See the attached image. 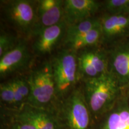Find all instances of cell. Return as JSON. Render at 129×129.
I'll list each match as a JSON object with an SVG mask.
<instances>
[{
    "mask_svg": "<svg viewBox=\"0 0 129 129\" xmlns=\"http://www.w3.org/2000/svg\"><path fill=\"white\" fill-rule=\"evenodd\" d=\"M120 86L109 72L84 79L83 92L91 115L98 117L107 111L117 100Z\"/></svg>",
    "mask_w": 129,
    "mask_h": 129,
    "instance_id": "6da1fadb",
    "label": "cell"
},
{
    "mask_svg": "<svg viewBox=\"0 0 129 129\" xmlns=\"http://www.w3.org/2000/svg\"><path fill=\"white\" fill-rule=\"evenodd\" d=\"M26 79L30 90L26 104L46 109L57 98L51 63H44L32 71Z\"/></svg>",
    "mask_w": 129,
    "mask_h": 129,
    "instance_id": "7a4b0ae2",
    "label": "cell"
},
{
    "mask_svg": "<svg viewBox=\"0 0 129 129\" xmlns=\"http://www.w3.org/2000/svg\"><path fill=\"white\" fill-rule=\"evenodd\" d=\"M57 98L63 97L74 90L80 77L77 53L64 48L51 61Z\"/></svg>",
    "mask_w": 129,
    "mask_h": 129,
    "instance_id": "3957f363",
    "label": "cell"
},
{
    "mask_svg": "<svg viewBox=\"0 0 129 129\" xmlns=\"http://www.w3.org/2000/svg\"><path fill=\"white\" fill-rule=\"evenodd\" d=\"M38 1L12 0L3 1L5 19L21 35L32 36L37 20Z\"/></svg>",
    "mask_w": 129,
    "mask_h": 129,
    "instance_id": "277c9868",
    "label": "cell"
},
{
    "mask_svg": "<svg viewBox=\"0 0 129 129\" xmlns=\"http://www.w3.org/2000/svg\"><path fill=\"white\" fill-rule=\"evenodd\" d=\"M63 105V115L69 129H89L90 112L83 91L74 89Z\"/></svg>",
    "mask_w": 129,
    "mask_h": 129,
    "instance_id": "5b68a950",
    "label": "cell"
},
{
    "mask_svg": "<svg viewBox=\"0 0 129 129\" xmlns=\"http://www.w3.org/2000/svg\"><path fill=\"white\" fill-rule=\"evenodd\" d=\"M80 76L84 79L95 78L109 72L108 54L103 49L90 47L77 52Z\"/></svg>",
    "mask_w": 129,
    "mask_h": 129,
    "instance_id": "8992f818",
    "label": "cell"
},
{
    "mask_svg": "<svg viewBox=\"0 0 129 129\" xmlns=\"http://www.w3.org/2000/svg\"><path fill=\"white\" fill-rule=\"evenodd\" d=\"M64 1H38L37 20L32 36L35 37L44 29L52 26L63 20Z\"/></svg>",
    "mask_w": 129,
    "mask_h": 129,
    "instance_id": "52a82bcc",
    "label": "cell"
},
{
    "mask_svg": "<svg viewBox=\"0 0 129 129\" xmlns=\"http://www.w3.org/2000/svg\"><path fill=\"white\" fill-rule=\"evenodd\" d=\"M108 54V71L120 85L127 84L129 81V40L114 45Z\"/></svg>",
    "mask_w": 129,
    "mask_h": 129,
    "instance_id": "ba28073f",
    "label": "cell"
},
{
    "mask_svg": "<svg viewBox=\"0 0 129 129\" xmlns=\"http://www.w3.org/2000/svg\"><path fill=\"white\" fill-rule=\"evenodd\" d=\"M101 43L114 45L129 35V16L109 14L101 17Z\"/></svg>",
    "mask_w": 129,
    "mask_h": 129,
    "instance_id": "9c48e42d",
    "label": "cell"
},
{
    "mask_svg": "<svg viewBox=\"0 0 129 129\" xmlns=\"http://www.w3.org/2000/svg\"><path fill=\"white\" fill-rule=\"evenodd\" d=\"M100 7V3L95 0H65L63 20L69 26L92 18Z\"/></svg>",
    "mask_w": 129,
    "mask_h": 129,
    "instance_id": "30bf717a",
    "label": "cell"
},
{
    "mask_svg": "<svg viewBox=\"0 0 129 129\" xmlns=\"http://www.w3.org/2000/svg\"><path fill=\"white\" fill-rule=\"evenodd\" d=\"M31 59V54L26 43L19 41L12 50L0 58V75H7L26 67Z\"/></svg>",
    "mask_w": 129,
    "mask_h": 129,
    "instance_id": "8fae6325",
    "label": "cell"
},
{
    "mask_svg": "<svg viewBox=\"0 0 129 129\" xmlns=\"http://www.w3.org/2000/svg\"><path fill=\"white\" fill-rule=\"evenodd\" d=\"M67 24L64 20L59 23L47 28L35 36L32 45L34 52L39 55L51 53L65 34Z\"/></svg>",
    "mask_w": 129,
    "mask_h": 129,
    "instance_id": "7c38bea8",
    "label": "cell"
},
{
    "mask_svg": "<svg viewBox=\"0 0 129 129\" xmlns=\"http://www.w3.org/2000/svg\"><path fill=\"white\" fill-rule=\"evenodd\" d=\"M35 129H59V122L50 111L25 104L19 112Z\"/></svg>",
    "mask_w": 129,
    "mask_h": 129,
    "instance_id": "4fadbf2b",
    "label": "cell"
},
{
    "mask_svg": "<svg viewBox=\"0 0 129 129\" xmlns=\"http://www.w3.org/2000/svg\"><path fill=\"white\" fill-rule=\"evenodd\" d=\"M100 129H129V105L121 102L111 110Z\"/></svg>",
    "mask_w": 129,
    "mask_h": 129,
    "instance_id": "5bb4252c",
    "label": "cell"
},
{
    "mask_svg": "<svg viewBox=\"0 0 129 129\" xmlns=\"http://www.w3.org/2000/svg\"><path fill=\"white\" fill-rule=\"evenodd\" d=\"M102 40V28L101 25L93 29L87 33L82 35L77 39L72 40L64 45L65 48L75 52L96 46Z\"/></svg>",
    "mask_w": 129,
    "mask_h": 129,
    "instance_id": "9a60e30c",
    "label": "cell"
},
{
    "mask_svg": "<svg viewBox=\"0 0 129 129\" xmlns=\"http://www.w3.org/2000/svg\"><path fill=\"white\" fill-rule=\"evenodd\" d=\"M101 17H92L73 25L67 26L64 36V45L77 39L101 25Z\"/></svg>",
    "mask_w": 129,
    "mask_h": 129,
    "instance_id": "2e32d148",
    "label": "cell"
},
{
    "mask_svg": "<svg viewBox=\"0 0 129 129\" xmlns=\"http://www.w3.org/2000/svg\"><path fill=\"white\" fill-rule=\"evenodd\" d=\"M104 7L109 14L129 16V0H108Z\"/></svg>",
    "mask_w": 129,
    "mask_h": 129,
    "instance_id": "e0dca14e",
    "label": "cell"
},
{
    "mask_svg": "<svg viewBox=\"0 0 129 129\" xmlns=\"http://www.w3.org/2000/svg\"><path fill=\"white\" fill-rule=\"evenodd\" d=\"M0 97L5 104L14 105V91L10 81L1 84Z\"/></svg>",
    "mask_w": 129,
    "mask_h": 129,
    "instance_id": "ac0fdd59",
    "label": "cell"
},
{
    "mask_svg": "<svg viewBox=\"0 0 129 129\" xmlns=\"http://www.w3.org/2000/svg\"><path fill=\"white\" fill-rule=\"evenodd\" d=\"M15 38L12 35L3 33L0 36V58L9 52L16 46Z\"/></svg>",
    "mask_w": 129,
    "mask_h": 129,
    "instance_id": "d6986e66",
    "label": "cell"
},
{
    "mask_svg": "<svg viewBox=\"0 0 129 129\" xmlns=\"http://www.w3.org/2000/svg\"><path fill=\"white\" fill-rule=\"evenodd\" d=\"M7 129H35L33 125L25 117L18 114L14 120L10 124Z\"/></svg>",
    "mask_w": 129,
    "mask_h": 129,
    "instance_id": "ffe728a7",
    "label": "cell"
},
{
    "mask_svg": "<svg viewBox=\"0 0 129 129\" xmlns=\"http://www.w3.org/2000/svg\"><path fill=\"white\" fill-rule=\"evenodd\" d=\"M13 80L14 81V83L17 85L19 91H20V94H22V97H23L24 100H25L26 104L30 92L29 86L26 79L22 78V77H21V78L17 77V78L14 79Z\"/></svg>",
    "mask_w": 129,
    "mask_h": 129,
    "instance_id": "44dd1931",
    "label": "cell"
},
{
    "mask_svg": "<svg viewBox=\"0 0 129 129\" xmlns=\"http://www.w3.org/2000/svg\"><path fill=\"white\" fill-rule=\"evenodd\" d=\"M128 84V87H129V81H128V84Z\"/></svg>",
    "mask_w": 129,
    "mask_h": 129,
    "instance_id": "7402d4cb",
    "label": "cell"
}]
</instances>
